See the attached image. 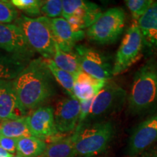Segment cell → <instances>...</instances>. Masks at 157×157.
I'll return each mask as SVG.
<instances>
[{
	"mask_svg": "<svg viewBox=\"0 0 157 157\" xmlns=\"http://www.w3.org/2000/svg\"><path fill=\"white\" fill-rule=\"evenodd\" d=\"M52 74L42 57L31 60L13 81L18 105L23 113L36 109L54 93Z\"/></svg>",
	"mask_w": 157,
	"mask_h": 157,
	"instance_id": "cell-1",
	"label": "cell"
},
{
	"mask_svg": "<svg viewBox=\"0 0 157 157\" xmlns=\"http://www.w3.org/2000/svg\"><path fill=\"white\" fill-rule=\"evenodd\" d=\"M128 104L133 115L151 111L157 105V60L151 59L135 72Z\"/></svg>",
	"mask_w": 157,
	"mask_h": 157,
	"instance_id": "cell-2",
	"label": "cell"
},
{
	"mask_svg": "<svg viewBox=\"0 0 157 157\" xmlns=\"http://www.w3.org/2000/svg\"><path fill=\"white\" fill-rule=\"evenodd\" d=\"M15 24L22 30L31 50L42 55V58L52 59L56 42L48 17L44 16L33 18L21 15L15 21Z\"/></svg>",
	"mask_w": 157,
	"mask_h": 157,
	"instance_id": "cell-3",
	"label": "cell"
},
{
	"mask_svg": "<svg viewBox=\"0 0 157 157\" xmlns=\"http://www.w3.org/2000/svg\"><path fill=\"white\" fill-rule=\"evenodd\" d=\"M113 133V125L111 121L76 127L74 132L76 156L90 157L101 154L109 146Z\"/></svg>",
	"mask_w": 157,
	"mask_h": 157,
	"instance_id": "cell-4",
	"label": "cell"
},
{
	"mask_svg": "<svg viewBox=\"0 0 157 157\" xmlns=\"http://www.w3.org/2000/svg\"><path fill=\"white\" fill-rule=\"evenodd\" d=\"M126 15L123 9L112 7L102 13L87 31V35L92 41L101 44H112L122 34Z\"/></svg>",
	"mask_w": 157,
	"mask_h": 157,
	"instance_id": "cell-5",
	"label": "cell"
},
{
	"mask_svg": "<svg viewBox=\"0 0 157 157\" xmlns=\"http://www.w3.org/2000/svg\"><path fill=\"white\" fill-rule=\"evenodd\" d=\"M143 39L137 21H134L123 37L116 55L112 75L123 73L142 56Z\"/></svg>",
	"mask_w": 157,
	"mask_h": 157,
	"instance_id": "cell-6",
	"label": "cell"
},
{
	"mask_svg": "<svg viewBox=\"0 0 157 157\" xmlns=\"http://www.w3.org/2000/svg\"><path fill=\"white\" fill-rule=\"evenodd\" d=\"M127 93L113 82H108L95 96L88 117L95 118L111 114L122 108ZM87 117V118H88Z\"/></svg>",
	"mask_w": 157,
	"mask_h": 157,
	"instance_id": "cell-7",
	"label": "cell"
},
{
	"mask_svg": "<svg viewBox=\"0 0 157 157\" xmlns=\"http://www.w3.org/2000/svg\"><path fill=\"white\" fill-rule=\"evenodd\" d=\"M27 123L32 136L51 143L65 136L56 129L54 109L50 106L40 107L26 116Z\"/></svg>",
	"mask_w": 157,
	"mask_h": 157,
	"instance_id": "cell-8",
	"label": "cell"
},
{
	"mask_svg": "<svg viewBox=\"0 0 157 157\" xmlns=\"http://www.w3.org/2000/svg\"><path fill=\"white\" fill-rule=\"evenodd\" d=\"M75 49L82 71L98 79L104 81L110 79L113 67L103 54L84 45H77Z\"/></svg>",
	"mask_w": 157,
	"mask_h": 157,
	"instance_id": "cell-9",
	"label": "cell"
},
{
	"mask_svg": "<svg viewBox=\"0 0 157 157\" xmlns=\"http://www.w3.org/2000/svg\"><path fill=\"white\" fill-rule=\"evenodd\" d=\"M0 49L9 54L29 60L34 53L27 43L22 30L15 23L0 24Z\"/></svg>",
	"mask_w": 157,
	"mask_h": 157,
	"instance_id": "cell-10",
	"label": "cell"
},
{
	"mask_svg": "<svg viewBox=\"0 0 157 157\" xmlns=\"http://www.w3.org/2000/svg\"><path fill=\"white\" fill-rule=\"evenodd\" d=\"M80 115V102L70 96L58 101L54 109L56 129L60 134L72 132L76 129Z\"/></svg>",
	"mask_w": 157,
	"mask_h": 157,
	"instance_id": "cell-11",
	"label": "cell"
},
{
	"mask_svg": "<svg viewBox=\"0 0 157 157\" xmlns=\"http://www.w3.org/2000/svg\"><path fill=\"white\" fill-rule=\"evenodd\" d=\"M157 141V113L139 124L132 131L129 140L130 155L143 152Z\"/></svg>",
	"mask_w": 157,
	"mask_h": 157,
	"instance_id": "cell-12",
	"label": "cell"
},
{
	"mask_svg": "<svg viewBox=\"0 0 157 157\" xmlns=\"http://www.w3.org/2000/svg\"><path fill=\"white\" fill-rule=\"evenodd\" d=\"M56 44L63 52H72L76 43L84 37V31H76L63 17L49 18Z\"/></svg>",
	"mask_w": 157,
	"mask_h": 157,
	"instance_id": "cell-13",
	"label": "cell"
},
{
	"mask_svg": "<svg viewBox=\"0 0 157 157\" xmlns=\"http://www.w3.org/2000/svg\"><path fill=\"white\" fill-rule=\"evenodd\" d=\"M18 105L13 81L0 79V120H13L25 117Z\"/></svg>",
	"mask_w": 157,
	"mask_h": 157,
	"instance_id": "cell-14",
	"label": "cell"
},
{
	"mask_svg": "<svg viewBox=\"0 0 157 157\" xmlns=\"http://www.w3.org/2000/svg\"><path fill=\"white\" fill-rule=\"evenodd\" d=\"M106 82L94 78L82 71L75 76L73 97L79 102L91 99L99 93Z\"/></svg>",
	"mask_w": 157,
	"mask_h": 157,
	"instance_id": "cell-15",
	"label": "cell"
},
{
	"mask_svg": "<svg viewBox=\"0 0 157 157\" xmlns=\"http://www.w3.org/2000/svg\"><path fill=\"white\" fill-rule=\"evenodd\" d=\"M143 42L149 48L157 51V1L137 21Z\"/></svg>",
	"mask_w": 157,
	"mask_h": 157,
	"instance_id": "cell-16",
	"label": "cell"
},
{
	"mask_svg": "<svg viewBox=\"0 0 157 157\" xmlns=\"http://www.w3.org/2000/svg\"><path fill=\"white\" fill-rule=\"evenodd\" d=\"M29 59L0 51V79L13 81L29 63Z\"/></svg>",
	"mask_w": 157,
	"mask_h": 157,
	"instance_id": "cell-17",
	"label": "cell"
},
{
	"mask_svg": "<svg viewBox=\"0 0 157 157\" xmlns=\"http://www.w3.org/2000/svg\"><path fill=\"white\" fill-rule=\"evenodd\" d=\"M74 134L63 137L49 143L44 153L39 157H75Z\"/></svg>",
	"mask_w": 157,
	"mask_h": 157,
	"instance_id": "cell-18",
	"label": "cell"
},
{
	"mask_svg": "<svg viewBox=\"0 0 157 157\" xmlns=\"http://www.w3.org/2000/svg\"><path fill=\"white\" fill-rule=\"evenodd\" d=\"M52 59L58 68L74 76L82 71L76 52H63L56 44Z\"/></svg>",
	"mask_w": 157,
	"mask_h": 157,
	"instance_id": "cell-19",
	"label": "cell"
},
{
	"mask_svg": "<svg viewBox=\"0 0 157 157\" xmlns=\"http://www.w3.org/2000/svg\"><path fill=\"white\" fill-rule=\"evenodd\" d=\"M0 135L16 139L32 136L29 128L26 117L3 121L0 124Z\"/></svg>",
	"mask_w": 157,
	"mask_h": 157,
	"instance_id": "cell-20",
	"label": "cell"
},
{
	"mask_svg": "<svg viewBox=\"0 0 157 157\" xmlns=\"http://www.w3.org/2000/svg\"><path fill=\"white\" fill-rule=\"evenodd\" d=\"M48 144L44 140L34 136L21 137L17 140V153L23 157H39Z\"/></svg>",
	"mask_w": 157,
	"mask_h": 157,
	"instance_id": "cell-21",
	"label": "cell"
},
{
	"mask_svg": "<svg viewBox=\"0 0 157 157\" xmlns=\"http://www.w3.org/2000/svg\"><path fill=\"white\" fill-rule=\"evenodd\" d=\"M100 9L99 6L84 0H64L63 1V18L67 20L73 15H79L85 12Z\"/></svg>",
	"mask_w": 157,
	"mask_h": 157,
	"instance_id": "cell-22",
	"label": "cell"
},
{
	"mask_svg": "<svg viewBox=\"0 0 157 157\" xmlns=\"http://www.w3.org/2000/svg\"><path fill=\"white\" fill-rule=\"evenodd\" d=\"M45 63L50 70V73L68 94L73 97V90L75 83V76L65 71L60 69L56 66L53 60L51 58H44Z\"/></svg>",
	"mask_w": 157,
	"mask_h": 157,
	"instance_id": "cell-23",
	"label": "cell"
},
{
	"mask_svg": "<svg viewBox=\"0 0 157 157\" xmlns=\"http://www.w3.org/2000/svg\"><path fill=\"white\" fill-rule=\"evenodd\" d=\"M11 3L29 16H38L44 1L39 0H12Z\"/></svg>",
	"mask_w": 157,
	"mask_h": 157,
	"instance_id": "cell-24",
	"label": "cell"
},
{
	"mask_svg": "<svg viewBox=\"0 0 157 157\" xmlns=\"http://www.w3.org/2000/svg\"><path fill=\"white\" fill-rule=\"evenodd\" d=\"M154 2L152 0H127L125 1L127 8L132 13L135 21H137L149 9Z\"/></svg>",
	"mask_w": 157,
	"mask_h": 157,
	"instance_id": "cell-25",
	"label": "cell"
},
{
	"mask_svg": "<svg viewBox=\"0 0 157 157\" xmlns=\"http://www.w3.org/2000/svg\"><path fill=\"white\" fill-rule=\"evenodd\" d=\"M18 17L19 12L11 2L0 1V24H9Z\"/></svg>",
	"mask_w": 157,
	"mask_h": 157,
	"instance_id": "cell-26",
	"label": "cell"
},
{
	"mask_svg": "<svg viewBox=\"0 0 157 157\" xmlns=\"http://www.w3.org/2000/svg\"><path fill=\"white\" fill-rule=\"evenodd\" d=\"M41 14L48 18H57L63 14V1L48 0L44 1L41 7Z\"/></svg>",
	"mask_w": 157,
	"mask_h": 157,
	"instance_id": "cell-27",
	"label": "cell"
},
{
	"mask_svg": "<svg viewBox=\"0 0 157 157\" xmlns=\"http://www.w3.org/2000/svg\"><path fill=\"white\" fill-rule=\"evenodd\" d=\"M95 98V97H94ZM94 98L87 101H80V115L78 123L76 127H80L82 126V123L88 117L90 114V110H91L92 105H93Z\"/></svg>",
	"mask_w": 157,
	"mask_h": 157,
	"instance_id": "cell-28",
	"label": "cell"
},
{
	"mask_svg": "<svg viewBox=\"0 0 157 157\" xmlns=\"http://www.w3.org/2000/svg\"><path fill=\"white\" fill-rule=\"evenodd\" d=\"M17 140L18 139L12 138L0 135V146L10 154H14L16 151Z\"/></svg>",
	"mask_w": 157,
	"mask_h": 157,
	"instance_id": "cell-29",
	"label": "cell"
},
{
	"mask_svg": "<svg viewBox=\"0 0 157 157\" xmlns=\"http://www.w3.org/2000/svg\"><path fill=\"white\" fill-rule=\"evenodd\" d=\"M15 154H10L0 146V157H13Z\"/></svg>",
	"mask_w": 157,
	"mask_h": 157,
	"instance_id": "cell-30",
	"label": "cell"
},
{
	"mask_svg": "<svg viewBox=\"0 0 157 157\" xmlns=\"http://www.w3.org/2000/svg\"><path fill=\"white\" fill-rule=\"evenodd\" d=\"M144 157H157V148L154 149V150L151 151L146 155H145Z\"/></svg>",
	"mask_w": 157,
	"mask_h": 157,
	"instance_id": "cell-31",
	"label": "cell"
},
{
	"mask_svg": "<svg viewBox=\"0 0 157 157\" xmlns=\"http://www.w3.org/2000/svg\"><path fill=\"white\" fill-rule=\"evenodd\" d=\"M13 157H23V156H21V155H20L19 154H17V153L16 154L14 155V156H13Z\"/></svg>",
	"mask_w": 157,
	"mask_h": 157,
	"instance_id": "cell-32",
	"label": "cell"
}]
</instances>
